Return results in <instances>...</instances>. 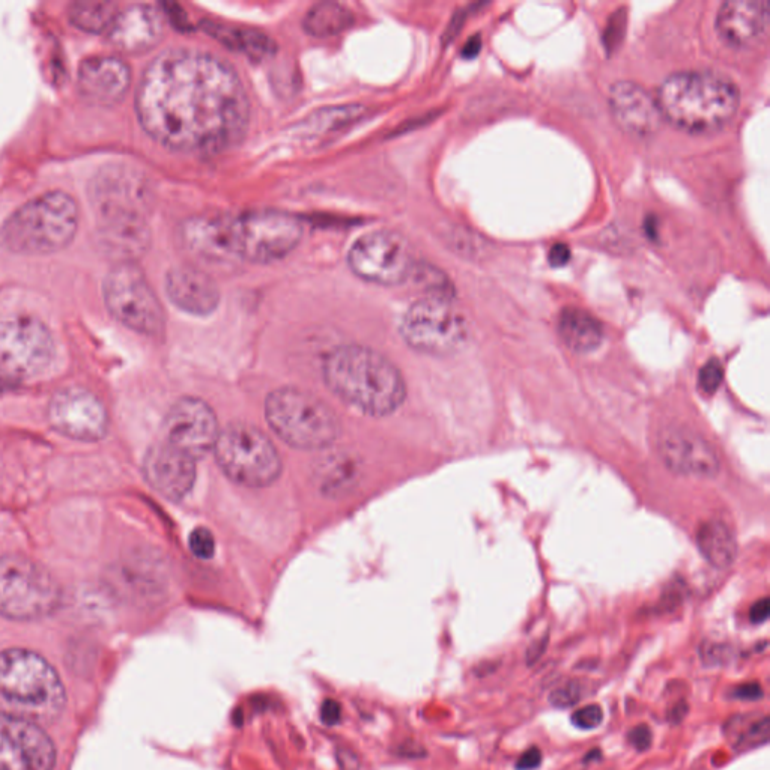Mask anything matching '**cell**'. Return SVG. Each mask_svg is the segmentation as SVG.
Returning a JSON list of instances; mask_svg holds the SVG:
<instances>
[{"mask_svg": "<svg viewBox=\"0 0 770 770\" xmlns=\"http://www.w3.org/2000/svg\"><path fill=\"white\" fill-rule=\"evenodd\" d=\"M722 381H724V369L718 360L707 361L698 373V385L707 395L715 393L721 387Z\"/></svg>", "mask_w": 770, "mask_h": 770, "instance_id": "obj_34", "label": "cell"}, {"mask_svg": "<svg viewBox=\"0 0 770 770\" xmlns=\"http://www.w3.org/2000/svg\"><path fill=\"white\" fill-rule=\"evenodd\" d=\"M130 85V67L118 56L98 55L85 59L77 74L80 95L95 106L119 103Z\"/></svg>", "mask_w": 770, "mask_h": 770, "instance_id": "obj_21", "label": "cell"}, {"mask_svg": "<svg viewBox=\"0 0 770 770\" xmlns=\"http://www.w3.org/2000/svg\"><path fill=\"white\" fill-rule=\"evenodd\" d=\"M52 333L35 316L16 315L0 321V373L10 379H35L55 360Z\"/></svg>", "mask_w": 770, "mask_h": 770, "instance_id": "obj_12", "label": "cell"}, {"mask_svg": "<svg viewBox=\"0 0 770 770\" xmlns=\"http://www.w3.org/2000/svg\"><path fill=\"white\" fill-rule=\"evenodd\" d=\"M697 546L716 569H725L736 560V537L725 522H704L697 531Z\"/></svg>", "mask_w": 770, "mask_h": 770, "instance_id": "obj_28", "label": "cell"}, {"mask_svg": "<svg viewBox=\"0 0 770 770\" xmlns=\"http://www.w3.org/2000/svg\"><path fill=\"white\" fill-rule=\"evenodd\" d=\"M581 698H583L581 682H578V680H567L563 685L552 689L548 700L551 706L557 707V709H569V707L580 703Z\"/></svg>", "mask_w": 770, "mask_h": 770, "instance_id": "obj_32", "label": "cell"}, {"mask_svg": "<svg viewBox=\"0 0 770 770\" xmlns=\"http://www.w3.org/2000/svg\"><path fill=\"white\" fill-rule=\"evenodd\" d=\"M116 5L103 0H79L71 4L68 16L76 28L86 32H103L115 19Z\"/></svg>", "mask_w": 770, "mask_h": 770, "instance_id": "obj_31", "label": "cell"}, {"mask_svg": "<svg viewBox=\"0 0 770 770\" xmlns=\"http://www.w3.org/2000/svg\"><path fill=\"white\" fill-rule=\"evenodd\" d=\"M241 261L271 264L294 252L303 238L300 220L279 211H253L232 217Z\"/></svg>", "mask_w": 770, "mask_h": 770, "instance_id": "obj_13", "label": "cell"}, {"mask_svg": "<svg viewBox=\"0 0 770 770\" xmlns=\"http://www.w3.org/2000/svg\"><path fill=\"white\" fill-rule=\"evenodd\" d=\"M213 450L223 473L238 485L265 488L282 473V459L276 446L255 426L229 425L220 432Z\"/></svg>", "mask_w": 770, "mask_h": 770, "instance_id": "obj_8", "label": "cell"}, {"mask_svg": "<svg viewBox=\"0 0 770 770\" xmlns=\"http://www.w3.org/2000/svg\"><path fill=\"white\" fill-rule=\"evenodd\" d=\"M546 644H548V640H546V638H543V640H539L537 641V643L531 644V646L528 647V650H527L528 665L536 664V662L539 661L540 658H542L543 653H545Z\"/></svg>", "mask_w": 770, "mask_h": 770, "instance_id": "obj_44", "label": "cell"}, {"mask_svg": "<svg viewBox=\"0 0 770 770\" xmlns=\"http://www.w3.org/2000/svg\"><path fill=\"white\" fill-rule=\"evenodd\" d=\"M354 16L348 8L336 2L313 5L304 17V29L316 38L333 37L351 28Z\"/></svg>", "mask_w": 770, "mask_h": 770, "instance_id": "obj_30", "label": "cell"}, {"mask_svg": "<svg viewBox=\"0 0 770 770\" xmlns=\"http://www.w3.org/2000/svg\"><path fill=\"white\" fill-rule=\"evenodd\" d=\"M701 659L707 667H722L733 661V649L725 644H709L701 649Z\"/></svg>", "mask_w": 770, "mask_h": 770, "instance_id": "obj_36", "label": "cell"}, {"mask_svg": "<svg viewBox=\"0 0 770 770\" xmlns=\"http://www.w3.org/2000/svg\"><path fill=\"white\" fill-rule=\"evenodd\" d=\"M106 32L115 49L128 55H142L158 46L163 38V17L152 5H128L116 13Z\"/></svg>", "mask_w": 770, "mask_h": 770, "instance_id": "obj_22", "label": "cell"}, {"mask_svg": "<svg viewBox=\"0 0 770 770\" xmlns=\"http://www.w3.org/2000/svg\"><path fill=\"white\" fill-rule=\"evenodd\" d=\"M769 22L770 5L766 0H728L719 7L715 29L728 46L746 49L761 40Z\"/></svg>", "mask_w": 770, "mask_h": 770, "instance_id": "obj_23", "label": "cell"}, {"mask_svg": "<svg viewBox=\"0 0 770 770\" xmlns=\"http://www.w3.org/2000/svg\"><path fill=\"white\" fill-rule=\"evenodd\" d=\"M725 739L734 751L745 752L766 745L770 736V718L763 712L731 716L724 725Z\"/></svg>", "mask_w": 770, "mask_h": 770, "instance_id": "obj_29", "label": "cell"}, {"mask_svg": "<svg viewBox=\"0 0 770 770\" xmlns=\"http://www.w3.org/2000/svg\"><path fill=\"white\" fill-rule=\"evenodd\" d=\"M164 8H166L167 16L170 17V20H172L176 26H182L184 29L188 28V20L185 19L184 11L179 10L178 5L167 4L164 5Z\"/></svg>", "mask_w": 770, "mask_h": 770, "instance_id": "obj_45", "label": "cell"}, {"mask_svg": "<svg viewBox=\"0 0 770 770\" xmlns=\"http://www.w3.org/2000/svg\"><path fill=\"white\" fill-rule=\"evenodd\" d=\"M601 751L599 749H593L592 752H589V754L584 757V763H590V761H596L601 760Z\"/></svg>", "mask_w": 770, "mask_h": 770, "instance_id": "obj_48", "label": "cell"}, {"mask_svg": "<svg viewBox=\"0 0 770 770\" xmlns=\"http://www.w3.org/2000/svg\"><path fill=\"white\" fill-rule=\"evenodd\" d=\"M324 379L340 401L367 416H389L407 396L398 367L367 346L345 345L331 352L324 363Z\"/></svg>", "mask_w": 770, "mask_h": 770, "instance_id": "obj_3", "label": "cell"}, {"mask_svg": "<svg viewBox=\"0 0 770 770\" xmlns=\"http://www.w3.org/2000/svg\"><path fill=\"white\" fill-rule=\"evenodd\" d=\"M143 473L155 491L169 500H182L195 485V458L169 443L157 444L146 455Z\"/></svg>", "mask_w": 770, "mask_h": 770, "instance_id": "obj_20", "label": "cell"}, {"mask_svg": "<svg viewBox=\"0 0 770 770\" xmlns=\"http://www.w3.org/2000/svg\"><path fill=\"white\" fill-rule=\"evenodd\" d=\"M336 761L340 770L360 769V758L352 749L345 748V746L336 749Z\"/></svg>", "mask_w": 770, "mask_h": 770, "instance_id": "obj_39", "label": "cell"}, {"mask_svg": "<svg viewBox=\"0 0 770 770\" xmlns=\"http://www.w3.org/2000/svg\"><path fill=\"white\" fill-rule=\"evenodd\" d=\"M764 692L763 688H761L760 683L757 682H749V683H742V685L736 686V688L731 691L730 697L733 698V700H740V701H757L761 700L763 698Z\"/></svg>", "mask_w": 770, "mask_h": 770, "instance_id": "obj_38", "label": "cell"}, {"mask_svg": "<svg viewBox=\"0 0 770 770\" xmlns=\"http://www.w3.org/2000/svg\"><path fill=\"white\" fill-rule=\"evenodd\" d=\"M628 740L638 752L647 751L652 746V730L646 724L637 725L629 730Z\"/></svg>", "mask_w": 770, "mask_h": 770, "instance_id": "obj_37", "label": "cell"}, {"mask_svg": "<svg viewBox=\"0 0 770 770\" xmlns=\"http://www.w3.org/2000/svg\"><path fill=\"white\" fill-rule=\"evenodd\" d=\"M104 301L113 318L136 333L160 337L166 315L145 273L133 262L115 265L103 286Z\"/></svg>", "mask_w": 770, "mask_h": 770, "instance_id": "obj_10", "label": "cell"}, {"mask_svg": "<svg viewBox=\"0 0 770 770\" xmlns=\"http://www.w3.org/2000/svg\"><path fill=\"white\" fill-rule=\"evenodd\" d=\"M0 706L32 722H53L64 710V685L43 656L5 650L0 653Z\"/></svg>", "mask_w": 770, "mask_h": 770, "instance_id": "obj_5", "label": "cell"}, {"mask_svg": "<svg viewBox=\"0 0 770 770\" xmlns=\"http://www.w3.org/2000/svg\"><path fill=\"white\" fill-rule=\"evenodd\" d=\"M656 100L664 119L680 130L710 134L734 118L740 91L730 77L718 71H679L662 82Z\"/></svg>", "mask_w": 770, "mask_h": 770, "instance_id": "obj_4", "label": "cell"}, {"mask_svg": "<svg viewBox=\"0 0 770 770\" xmlns=\"http://www.w3.org/2000/svg\"><path fill=\"white\" fill-rule=\"evenodd\" d=\"M11 382L8 381L7 378H5L2 373H0V393L5 392V390L10 389Z\"/></svg>", "mask_w": 770, "mask_h": 770, "instance_id": "obj_49", "label": "cell"}, {"mask_svg": "<svg viewBox=\"0 0 770 770\" xmlns=\"http://www.w3.org/2000/svg\"><path fill=\"white\" fill-rule=\"evenodd\" d=\"M205 31L219 40L223 46L249 56L253 61H262L274 52V43L267 34L250 28H234L222 23L205 22Z\"/></svg>", "mask_w": 770, "mask_h": 770, "instance_id": "obj_27", "label": "cell"}, {"mask_svg": "<svg viewBox=\"0 0 770 770\" xmlns=\"http://www.w3.org/2000/svg\"><path fill=\"white\" fill-rule=\"evenodd\" d=\"M321 719L325 725H336L342 719V707L336 700H325L321 706Z\"/></svg>", "mask_w": 770, "mask_h": 770, "instance_id": "obj_41", "label": "cell"}, {"mask_svg": "<svg viewBox=\"0 0 770 770\" xmlns=\"http://www.w3.org/2000/svg\"><path fill=\"white\" fill-rule=\"evenodd\" d=\"M610 107L617 124L635 136H652L664 121L656 97L634 82L623 80L611 86Z\"/></svg>", "mask_w": 770, "mask_h": 770, "instance_id": "obj_24", "label": "cell"}, {"mask_svg": "<svg viewBox=\"0 0 770 770\" xmlns=\"http://www.w3.org/2000/svg\"><path fill=\"white\" fill-rule=\"evenodd\" d=\"M769 613V599H760V601L755 602V604L752 605L751 611H749V620H751L754 625H761V623H764L769 619Z\"/></svg>", "mask_w": 770, "mask_h": 770, "instance_id": "obj_42", "label": "cell"}, {"mask_svg": "<svg viewBox=\"0 0 770 770\" xmlns=\"http://www.w3.org/2000/svg\"><path fill=\"white\" fill-rule=\"evenodd\" d=\"M79 207L64 191H50L11 214L0 228V244L16 255H52L76 237Z\"/></svg>", "mask_w": 770, "mask_h": 770, "instance_id": "obj_6", "label": "cell"}, {"mask_svg": "<svg viewBox=\"0 0 770 770\" xmlns=\"http://www.w3.org/2000/svg\"><path fill=\"white\" fill-rule=\"evenodd\" d=\"M558 334L570 351L589 354L601 346L604 330L601 322L586 310L567 307L558 318Z\"/></svg>", "mask_w": 770, "mask_h": 770, "instance_id": "obj_26", "label": "cell"}, {"mask_svg": "<svg viewBox=\"0 0 770 770\" xmlns=\"http://www.w3.org/2000/svg\"><path fill=\"white\" fill-rule=\"evenodd\" d=\"M686 713H688V704H685L682 701V703H677L676 706L668 712V719H670L671 724H679V722H682L683 718H685Z\"/></svg>", "mask_w": 770, "mask_h": 770, "instance_id": "obj_46", "label": "cell"}, {"mask_svg": "<svg viewBox=\"0 0 770 770\" xmlns=\"http://www.w3.org/2000/svg\"><path fill=\"white\" fill-rule=\"evenodd\" d=\"M542 764V754H540L539 748L533 746V748L527 749L521 757L516 761V770H534Z\"/></svg>", "mask_w": 770, "mask_h": 770, "instance_id": "obj_40", "label": "cell"}, {"mask_svg": "<svg viewBox=\"0 0 770 770\" xmlns=\"http://www.w3.org/2000/svg\"><path fill=\"white\" fill-rule=\"evenodd\" d=\"M136 112L143 130L164 148L216 154L243 139L250 104L228 62L201 50L173 49L143 73Z\"/></svg>", "mask_w": 770, "mask_h": 770, "instance_id": "obj_1", "label": "cell"}, {"mask_svg": "<svg viewBox=\"0 0 770 770\" xmlns=\"http://www.w3.org/2000/svg\"><path fill=\"white\" fill-rule=\"evenodd\" d=\"M89 198L104 252L119 264L140 258L151 243V190L142 173L125 164L104 166L92 178Z\"/></svg>", "mask_w": 770, "mask_h": 770, "instance_id": "obj_2", "label": "cell"}, {"mask_svg": "<svg viewBox=\"0 0 770 770\" xmlns=\"http://www.w3.org/2000/svg\"><path fill=\"white\" fill-rule=\"evenodd\" d=\"M61 592L52 575L25 555L0 557V616L37 620L58 608Z\"/></svg>", "mask_w": 770, "mask_h": 770, "instance_id": "obj_9", "label": "cell"}, {"mask_svg": "<svg viewBox=\"0 0 770 770\" xmlns=\"http://www.w3.org/2000/svg\"><path fill=\"white\" fill-rule=\"evenodd\" d=\"M570 256H572V253H570V249L566 244H555V246L549 250V264H551L552 267H563V265H566L567 262L570 261Z\"/></svg>", "mask_w": 770, "mask_h": 770, "instance_id": "obj_43", "label": "cell"}, {"mask_svg": "<svg viewBox=\"0 0 770 770\" xmlns=\"http://www.w3.org/2000/svg\"><path fill=\"white\" fill-rule=\"evenodd\" d=\"M49 422L55 431L79 441L101 440L109 425L100 399L82 387H68L53 396Z\"/></svg>", "mask_w": 770, "mask_h": 770, "instance_id": "obj_17", "label": "cell"}, {"mask_svg": "<svg viewBox=\"0 0 770 770\" xmlns=\"http://www.w3.org/2000/svg\"><path fill=\"white\" fill-rule=\"evenodd\" d=\"M166 443L191 458H201L216 446L219 420L207 402L182 398L172 405L164 419Z\"/></svg>", "mask_w": 770, "mask_h": 770, "instance_id": "obj_16", "label": "cell"}, {"mask_svg": "<svg viewBox=\"0 0 770 770\" xmlns=\"http://www.w3.org/2000/svg\"><path fill=\"white\" fill-rule=\"evenodd\" d=\"M480 49H482V43H480L479 37L471 38L467 44H465L464 52L462 55L467 59L476 58L479 55Z\"/></svg>", "mask_w": 770, "mask_h": 770, "instance_id": "obj_47", "label": "cell"}, {"mask_svg": "<svg viewBox=\"0 0 770 770\" xmlns=\"http://www.w3.org/2000/svg\"><path fill=\"white\" fill-rule=\"evenodd\" d=\"M55 763V745L37 722L0 713V770H53Z\"/></svg>", "mask_w": 770, "mask_h": 770, "instance_id": "obj_15", "label": "cell"}, {"mask_svg": "<svg viewBox=\"0 0 770 770\" xmlns=\"http://www.w3.org/2000/svg\"><path fill=\"white\" fill-rule=\"evenodd\" d=\"M401 333L411 348L429 355L455 354L470 336L467 321L452 301L432 295L411 304L402 319Z\"/></svg>", "mask_w": 770, "mask_h": 770, "instance_id": "obj_11", "label": "cell"}, {"mask_svg": "<svg viewBox=\"0 0 770 770\" xmlns=\"http://www.w3.org/2000/svg\"><path fill=\"white\" fill-rule=\"evenodd\" d=\"M570 721L581 730H595L604 721V710L598 704H589V706L575 710Z\"/></svg>", "mask_w": 770, "mask_h": 770, "instance_id": "obj_35", "label": "cell"}, {"mask_svg": "<svg viewBox=\"0 0 770 770\" xmlns=\"http://www.w3.org/2000/svg\"><path fill=\"white\" fill-rule=\"evenodd\" d=\"M188 543H190L191 552L202 560L213 557L214 551H216V540H214L213 533L205 527L191 531Z\"/></svg>", "mask_w": 770, "mask_h": 770, "instance_id": "obj_33", "label": "cell"}, {"mask_svg": "<svg viewBox=\"0 0 770 770\" xmlns=\"http://www.w3.org/2000/svg\"><path fill=\"white\" fill-rule=\"evenodd\" d=\"M659 453L673 473L691 477H713L719 473L715 449L686 428H665L659 435Z\"/></svg>", "mask_w": 770, "mask_h": 770, "instance_id": "obj_19", "label": "cell"}, {"mask_svg": "<svg viewBox=\"0 0 770 770\" xmlns=\"http://www.w3.org/2000/svg\"><path fill=\"white\" fill-rule=\"evenodd\" d=\"M265 419L274 434L294 449H325L342 432V423L333 408L295 387H285L268 396Z\"/></svg>", "mask_w": 770, "mask_h": 770, "instance_id": "obj_7", "label": "cell"}, {"mask_svg": "<svg viewBox=\"0 0 770 770\" xmlns=\"http://www.w3.org/2000/svg\"><path fill=\"white\" fill-rule=\"evenodd\" d=\"M348 264L355 276L382 286L407 282L417 265L407 240L385 229L358 238L349 249Z\"/></svg>", "mask_w": 770, "mask_h": 770, "instance_id": "obj_14", "label": "cell"}, {"mask_svg": "<svg viewBox=\"0 0 770 770\" xmlns=\"http://www.w3.org/2000/svg\"><path fill=\"white\" fill-rule=\"evenodd\" d=\"M182 243L191 255L216 267L240 262L232 217L195 216L181 228Z\"/></svg>", "mask_w": 770, "mask_h": 770, "instance_id": "obj_18", "label": "cell"}, {"mask_svg": "<svg viewBox=\"0 0 770 770\" xmlns=\"http://www.w3.org/2000/svg\"><path fill=\"white\" fill-rule=\"evenodd\" d=\"M166 294L178 309L195 316L211 315L220 303L216 280L191 265H179L167 273Z\"/></svg>", "mask_w": 770, "mask_h": 770, "instance_id": "obj_25", "label": "cell"}]
</instances>
